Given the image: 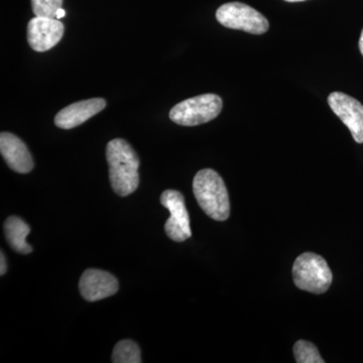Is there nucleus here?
I'll use <instances>...</instances> for the list:
<instances>
[{
  "mask_svg": "<svg viewBox=\"0 0 363 363\" xmlns=\"http://www.w3.org/2000/svg\"><path fill=\"white\" fill-rule=\"evenodd\" d=\"M106 159L114 192L121 197L133 194L140 184V159L135 150L125 140L116 138L107 145Z\"/></svg>",
  "mask_w": 363,
  "mask_h": 363,
  "instance_id": "f257e3e1",
  "label": "nucleus"
},
{
  "mask_svg": "<svg viewBox=\"0 0 363 363\" xmlns=\"http://www.w3.org/2000/svg\"><path fill=\"white\" fill-rule=\"evenodd\" d=\"M193 192L198 204L208 216L217 221L228 218L230 214L228 192L218 173L211 169L198 172L193 181Z\"/></svg>",
  "mask_w": 363,
  "mask_h": 363,
  "instance_id": "f03ea898",
  "label": "nucleus"
},
{
  "mask_svg": "<svg viewBox=\"0 0 363 363\" xmlns=\"http://www.w3.org/2000/svg\"><path fill=\"white\" fill-rule=\"evenodd\" d=\"M294 283L300 290L323 294L332 284V272L326 260L316 253L305 252L293 266Z\"/></svg>",
  "mask_w": 363,
  "mask_h": 363,
  "instance_id": "7ed1b4c3",
  "label": "nucleus"
},
{
  "mask_svg": "<svg viewBox=\"0 0 363 363\" xmlns=\"http://www.w3.org/2000/svg\"><path fill=\"white\" fill-rule=\"evenodd\" d=\"M222 106L223 102L218 95H199L175 105L169 111V118L179 125H199L216 118L222 111Z\"/></svg>",
  "mask_w": 363,
  "mask_h": 363,
  "instance_id": "20e7f679",
  "label": "nucleus"
},
{
  "mask_svg": "<svg viewBox=\"0 0 363 363\" xmlns=\"http://www.w3.org/2000/svg\"><path fill=\"white\" fill-rule=\"evenodd\" d=\"M216 18L225 28L252 35H262L269 28V21L262 13L241 2L223 4L217 9Z\"/></svg>",
  "mask_w": 363,
  "mask_h": 363,
  "instance_id": "39448f33",
  "label": "nucleus"
},
{
  "mask_svg": "<svg viewBox=\"0 0 363 363\" xmlns=\"http://www.w3.org/2000/svg\"><path fill=\"white\" fill-rule=\"evenodd\" d=\"M161 203L169 212V219L164 224L167 235L176 242L190 238L192 236L190 217L182 193L176 190H166L161 196Z\"/></svg>",
  "mask_w": 363,
  "mask_h": 363,
  "instance_id": "423d86ee",
  "label": "nucleus"
},
{
  "mask_svg": "<svg viewBox=\"0 0 363 363\" xmlns=\"http://www.w3.org/2000/svg\"><path fill=\"white\" fill-rule=\"evenodd\" d=\"M328 104L334 113L347 126L357 143H363V105L342 92L329 95Z\"/></svg>",
  "mask_w": 363,
  "mask_h": 363,
  "instance_id": "0eeeda50",
  "label": "nucleus"
},
{
  "mask_svg": "<svg viewBox=\"0 0 363 363\" xmlns=\"http://www.w3.org/2000/svg\"><path fill=\"white\" fill-rule=\"evenodd\" d=\"M64 30V25L58 18L35 16L28 25V44L33 51H49L62 40Z\"/></svg>",
  "mask_w": 363,
  "mask_h": 363,
  "instance_id": "6e6552de",
  "label": "nucleus"
},
{
  "mask_svg": "<svg viewBox=\"0 0 363 363\" xmlns=\"http://www.w3.org/2000/svg\"><path fill=\"white\" fill-rule=\"evenodd\" d=\"M118 289V281L116 277L101 269H86L79 281L81 295L89 302L111 297Z\"/></svg>",
  "mask_w": 363,
  "mask_h": 363,
  "instance_id": "1a4fd4ad",
  "label": "nucleus"
},
{
  "mask_svg": "<svg viewBox=\"0 0 363 363\" xmlns=\"http://www.w3.org/2000/svg\"><path fill=\"white\" fill-rule=\"evenodd\" d=\"M106 102L102 98L83 100L62 109L55 117V124L62 130H71L81 125L100 111H104Z\"/></svg>",
  "mask_w": 363,
  "mask_h": 363,
  "instance_id": "9d476101",
  "label": "nucleus"
},
{
  "mask_svg": "<svg viewBox=\"0 0 363 363\" xmlns=\"http://www.w3.org/2000/svg\"><path fill=\"white\" fill-rule=\"evenodd\" d=\"M0 152L7 166L20 174H28L33 169L32 155L26 143L9 133L0 135Z\"/></svg>",
  "mask_w": 363,
  "mask_h": 363,
  "instance_id": "9b49d317",
  "label": "nucleus"
},
{
  "mask_svg": "<svg viewBox=\"0 0 363 363\" xmlns=\"http://www.w3.org/2000/svg\"><path fill=\"white\" fill-rule=\"evenodd\" d=\"M30 233V226L20 217L11 216L4 222V233L9 247L21 255H28L33 252L32 245L26 242Z\"/></svg>",
  "mask_w": 363,
  "mask_h": 363,
  "instance_id": "f8f14e48",
  "label": "nucleus"
},
{
  "mask_svg": "<svg viewBox=\"0 0 363 363\" xmlns=\"http://www.w3.org/2000/svg\"><path fill=\"white\" fill-rule=\"evenodd\" d=\"M142 362L140 347L133 340L126 339L116 344L112 353V362L140 363Z\"/></svg>",
  "mask_w": 363,
  "mask_h": 363,
  "instance_id": "ddd939ff",
  "label": "nucleus"
},
{
  "mask_svg": "<svg viewBox=\"0 0 363 363\" xmlns=\"http://www.w3.org/2000/svg\"><path fill=\"white\" fill-rule=\"evenodd\" d=\"M294 355L298 363H324L316 346L308 341L300 340L296 342Z\"/></svg>",
  "mask_w": 363,
  "mask_h": 363,
  "instance_id": "4468645a",
  "label": "nucleus"
},
{
  "mask_svg": "<svg viewBox=\"0 0 363 363\" xmlns=\"http://www.w3.org/2000/svg\"><path fill=\"white\" fill-rule=\"evenodd\" d=\"M35 16L57 18V11L62 9L63 0H30Z\"/></svg>",
  "mask_w": 363,
  "mask_h": 363,
  "instance_id": "2eb2a0df",
  "label": "nucleus"
},
{
  "mask_svg": "<svg viewBox=\"0 0 363 363\" xmlns=\"http://www.w3.org/2000/svg\"><path fill=\"white\" fill-rule=\"evenodd\" d=\"M7 269V264L6 255H4V252H1V255H0V274L4 276L6 274Z\"/></svg>",
  "mask_w": 363,
  "mask_h": 363,
  "instance_id": "dca6fc26",
  "label": "nucleus"
},
{
  "mask_svg": "<svg viewBox=\"0 0 363 363\" xmlns=\"http://www.w3.org/2000/svg\"><path fill=\"white\" fill-rule=\"evenodd\" d=\"M66 16V11L63 9H60L58 11H57V18L60 20V18H63L64 16Z\"/></svg>",
  "mask_w": 363,
  "mask_h": 363,
  "instance_id": "f3484780",
  "label": "nucleus"
},
{
  "mask_svg": "<svg viewBox=\"0 0 363 363\" xmlns=\"http://www.w3.org/2000/svg\"><path fill=\"white\" fill-rule=\"evenodd\" d=\"M359 50H360V52H362V55L363 56V30L362 32V35H360V39H359Z\"/></svg>",
  "mask_w": 363,
  "mask_h": 363,
  "instance_id": "a211bd4d",
  "label": "nucleus"
},
{
  "mask_svg": "<svg viewBox=\"0 0 363 363\" xmlns=\"http://www.w3.org/2000/svg\"><path fill=\"white\" fill-rule=\"evenodd\" d=\"M285 1H288V2H300V1H305V0H285Z\"/></svg>",
  "mask_w": 363,
  "mask_h": 363,
  "instance_id": "6ab92c4d",
  "label": "nucleus"
}]
</instances>
